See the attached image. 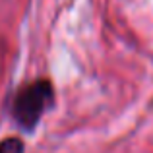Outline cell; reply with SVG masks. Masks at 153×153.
Returning a JSON list of instances; mask_svg holds the SVG:
<instances>
[{
	"label": "cell",
	"instance_id": "1",
	"mask_svg": "<svg viewBox=\"0 0 153 153\" xmlns=\"http://www.w3.org/2000/svg\"><path fill=\"white\" fill-rule=\"evenodd\" d=\"M51 99H52L51 83L47 79L33 82L18 91L14 99V107H12V114L18 120L19 126H23L25 130H31L43 116Z\"/></svg>",
	"mask_w": 153,
	"mask_h": 153
},
{
	"label": "cell",
	"instance_id": "2",
	"mask_svg": "<svg viewBox=\"0 0 153 153\" xmlns=\"http://www.w3.org/2000/svg\"><path fill=\"white\" fill-rule=\"evenodd\" d=\"M0 153H23V143L16 138H6L0 143Z\"/></svg>",
	"mask_w": 153,
	"mask_h": 153
}]
</instances>
